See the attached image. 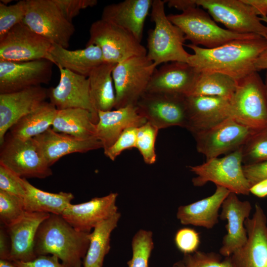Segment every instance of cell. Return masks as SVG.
<instances>
[{
    "instance_id": "44",
    "label": "cell",
    "mask_w": 267,
    "mask_h": 267,
    "mask_svg": "<svg viewBox=\"0 0 267 267\" xmlns=\"http://www.w3.org/2000/svg\"><path fill=\"white\" fill-rule=\"evenodd\" d=\"M64 17L72 23L74 18L80 11L88 7H93L97 3L96 0H53Z\"/></svg>"
},
{
    "instance_id": "37",
    "label": "cell",
    "mask_w": 267,
    "mask_h": 267,
    "mask_svg": "<svg viewBox=\"0 0 267 267\" xmlns=\"http://www.w3.org/2000/svg\"><path fill=\"white\" fill-rule=\"evenodd\" d=\"M243 165L267 161V128L252 135L242 147Z\"/></svg>"
},
{
    "instance_id": "46",
    "label": "cell",
    "mask_w": 267,
    "mask_h": 267,
    "mask_svg": "<svg viewBox=\"0 0 267 267\" xmlns=\"http://www.w3.org/2000/svg\"><path fill=\"white\" fill-rule=\"evenodd\" d=\"M244 175L251 185L267 178V161L258 164L243 165Z\"/></svg>"
},
{
    "instance_id": "29",
    "label": "cell",
    "mask_w": 267,
    "mask_h": 267,
    "mask_svg": "<svg viewBox=\"0 0 267 267\" xmlns=\"http://www.w3.org/2000/svg\"><path fill=\"white\" fill-rule=\"evenodd\" d=\"M52 129L56 132L82 139H97L92 114L79 108L57 110Z\"/></svg>"
},
{
    "instance_id": "25",
    "label": "cell",
    "mask_w": 267,
    "mask_h": 267,
    "mask_svg": "<svg viewBox=\"0 0 267 267\" xmlns=\"http://www.w3.org/2000/svg\"><path fill=\"white\" fill-rule=\"evenodd\" d=\"M50 214L26 212L16 222L4 226L11 243L10 261H30L37 257L35 238L41 223Z\"/></svg>"
},
{
    "instance_id": "28",
    "label": "cell",
    "mask_w": 267,
    "mask_h": 267,
    "mask_svg": "<svg viewBox=\"0 0 267 267\" xmlns=\"http://www.w3.org/2000/svg\"><path fill=\"white\" fill-rule=\"evenodd\" d=\"M49 60L57 67L87 77L95 68L104 63L101 50L95 45H86L85 48L72 50L52 44L49 51Z\"/></svg>"
},
{
    "instance_id": "42",
    "label": "cell",
    "mask_w": 267,
    "mask_h": 267,
    "mask_svg": "<svg viewBox=\"0 0 267 267\" xmlns=\"http://www.w3.org/2000/svg\"><path fill=\"white\" fill-rule=\"evenodd\" d=\"M0 190L23 199L25 195L22 178L1 164H0Z\"/></svg>"
},
{
    "instance_id": "26",
    "label": "cell",
    "mask_w": 267,
    "mask_h": 267,
    "mask_svg": "<svg viewBox=\"0 0 267 267\" xmlns=\"http://www.w3.org/2000/svg\"><path fill=\"white\" fill-rule=\"evenodd\" d=\"M153 0H125L107 5L103 9L101 19L129 31L141 43Z\"/></svg>"
},
{
    "instance_id": "31",
    "label": "cell",
    "mask_w": 267,
    "mask_h": 267,
    "mask_svg": "<svg viewBox=\"0 0 267 267\" xmlns=\"http://www.w3.org/2000/svg\"><path fill=\"white\" fill-rule=\"evenodd\" d=\"M115 65L104 62L95 68L88 77L91 99L97 112L114 109L116 93L112 71Z\"/></svg>"
},
{
    "instance_id": "33",
    "label": "cell",
    "mask_w": 267,
    "mask_h": 267,
    "mask_svg": "<svg viewBox=\"0 0 267 267\" xmlns=\"http://www.w3.org/2000/svg\"><path fill=\"white\" fill-rule=\"evenodd\" d=\"M57 112L50 102L42 103L38 108L19 120L9 130L14 136L29 139L39 135L52 126Z\"/></svg>"
},
{
    "instance_id": "38",
    "label": "cell",
    "mask_w": 267,
    "mask_h": 267,
    "mask_svg": "<svg viewBox=\"0 0 267 267\" xmlns=\"http://www.w3.org/2000/svg\"><path fill=\"white\" fill-rule=\"evenodd\" d=\"M158 131L157 128L148 122L137 128L135 148L148 165L153 164L156 161L155 145Z\"/></svg>"
},
{
    "instance_id": "30",
    "label": "cell",
    "mask_w": 267,
    "mask_h": 267,
    "mask_svg": "<svg viewBox=\"0 0 267 267\" xmlns=\"http://www.w3.org/2000/svg\"><path fill=\"white\" fill-rule=\"evenodd\" d=\"M25 189L23 198L24 208L27 212H41L61 215L74 198L71 192L50 193L42 190L22 178Z\"/></svg>"
},
{
    "instance_id": "6",
    "label": "cell",
    "mask_w": 267,
    "mask_h": 267,
    "mask_svg": "<svg viewBox=\"0 0 267 267\" xmlns=\"http://www.w3.org/2000/svg\"><path fill=\"white\" fill-rule=\"evenodd\" d=\"M242 147L223 157L189 167L196 175L192 179L193 185L200 187L212 182L236 194L249 195L251 185L243 171Z\"/></svg>"
},
{
    "instance_id": "49",
    "label": "cell",
    "mask_w": 267,
    "mask_h": 267,
    "mask_svg": "<svg viewBox=\"0 0 267 267\" xmlns=\"http://www.w3.org/2000/svg\"><path fill=\"white\" fill-rule=\"evenodd\" d=\"M170 7H175L182 11L189 8L197 6L195 0H164Z\"/></svg>"
},
{
    "instance_id": "22",
    "label": "cell",
    "mask_w": 267,
    "mask_h": 267,
    "mask_svg": "<svg viewBox=\"0 0 267 267\" xmlns=\"http://www.w3.org/2000/svg\"><path fill=\"white\" fill-rule=\"evenodd\" d=\"M199 73L186 62L164 64L154 71L146 92L188 96Z\"/></svg>"
},
{
    "instance_id": "36",
    "label": "cell",
    "mask_w": 267,
    "mask_h": 267,
    "mask_svg": "<svg viewBox=\"0 0 267 267\" xmlns=\"http://www.w3.org/2000/svg\"><path fill=\"white\" fill-rule=\"evenodd\" d=\"M222 255L215 252L197 251L193 254H184L180 260L173 267H234L231 256L222 259Z\"/></svg>"
},
{
    "instance_id": "20",
    "label": "cell",
    "mask_w": 267,
    "mask_h": 267,
    "mask_svg": "<svg viewBox=\"0 0 267 267\" xmlns=\"http://www.w3.org/2000/svg\"><path fill=\"white\" fill-rule=\"evenodd\" d=\"M186 129L192 134L209 129L231 117L230 100L210 96H186Z\"/></svg>"
},
{
    "instance_id": "9",
    "label": "cell",
    "mask_w": 267,
    "mask_h": 267,
    "mask_svg": "<svg viewBox=\"0 0 267 267\" xmlns=\"http://www.w3.org/2000/svg\"><path fill=\"white\" fill-rule=\"evenodd\" d=\"M0 146V164L18 176L45 178L52 175L33 138H18L8 132Z\"/></svg>"
},
{
    "instance_id": "16",
    "label": "cell",
    "mask_w": 267,
    "mask_h": 267,
    "mask_svg": "<svg viewBox=\"0 0 267 267\" xmlns=\"http://www.w3.org/2000/svg\"><path fill=\"white\" fill-rule=\"evenodd\" d=\"M248 239L230 256L234 267H267V218L256 203L252 218L244 222Z\"/></svg>"
},
{
    "instance_id": "2",
    "label": "cell",
    "mask_w": 267,
    "mask_h": 267,
    "mask_svg": "<svg viewBox=\"0 0 267 267\" xmlns=\"http://www.w3.org/2000/svg\"><path fill=\"white\" fill-rule=\"evenodd\" d=\"M90 234L76 230L61 215L50 214L37 230L34 252L37 256H55L68 267H82Z\"/></svg>"
},
{
    "instance_id": "27",
    "label": "cell",
    "mask_w": 267,
    "mask_h": 267,
    "mask_svg": "<svg viewBox=\"0 0 267 267\" xmlns=\"http://www.w3.org/2000/svg\"><path fill=\"white\" fill-rule=\"evenodd\" d=\"M230 191L226 188L216 185L211 196L191 204L180 206L177 218L183 225H193L212 228L219 222V211Z\"/></svg>"
},
{
    "instance_id": "5",
    "label": "cell",
    "mask_w": 267,
    "mask_h": 267,
    "mask_svg": "<svg viewBox=\"0 0 267 267\" xmlns=\"http://www.w3.org/2000/svg\"><path fill=\"white\" fill-rule=\"evenodd\" d=\"M169 20L178 27L186 40L191 44L206 48L220 46L232 41L252 38L256 34H240L218 26L208 13L199 6L189 8L180 14L168 15Z\"/></svg>"
},
{
    "instance_id": "3",
    "label": "cell",
    "mask_w": 267,
    "mask_h": 267,
    "mask_svg": "<svg viewBox=\"0 0 267 267\" xmlns=\"http://www.w3.org/2000/svg\"><path fill=\"white\" fill-rule=\"evenodd\" d=\"M165 3L164 0H153L151 19L155 27L148 34L147 56L157 66L168 62L187 63L191 54L183 48L184 35L168 19Z\"/></svg>"
},
{
    "instance_id": "51",
    "label": "cell",
    "mask_w": 267,
    "mask_h": 267,
    "mask_svg": "<svg viewBox=\"0 0 267 267\" xmlns=\"http://www.w3.org/2000/svg\"><path fill=\"white\" fill-rule=\"evenodd\" d=\"M255 66L257 72L265 69L267 71V49L257 58Z\"/></svg>"
},
{
    "instance_id": "1",
    "label": "cell",
    "mask_w": 267,
    "mask_h": 267,
    "mask_svg": "<svg viewBox=\"0 0 267 267\" xmlns=\"http://www.w3.org/2000/svg\"><path fill=\"white\" fill-rule=\"evenodd\" d=\"M185 45L194 52L187 63L198 72H219L238 81L256 72L255 62L267 49V39L257 35L248 39L233 40L213 48L191 44Z\"/></svg>"
},
{
    "instance_id": "48",
    "label": "cell",
    "mask_w": 267,
    "mask_h": 267,
    "mask_svg": "<svg viewBox=\"0 0 267 267\" xmlns=\"http://www.w3.org/2000/svg\"><path fill=\"white\" fill-rule=\"evenodd\" d=\"M242 1L251 6L258 16H267V0H242Z\"/></svg>"
},
{
    "instance_id": "43",
    "label": "cell",
    "mask_w": 267,
    "mask_h": 267,
    "mask_svg": "<svg viewBox=\"0 0 267 267\" xmlns=\"http://www.w3.org/2000/svg\"><path fill=\"white\" fill-rule=\"evenodd\" d=\"M137 128L126 130L113 145L104 151V155L111 161H114L124 151L135 148Z\"/></svg>"
},
{
    "instance_id": "47",
    "label": "cell",
    "mask_w": 267,
    "mask_h": 267,
    "mask_svg": "<svg viewBox=\"0 0 267 267\" xmlns=\"http://www.w3.org/2000/svg\"><path fill=\"white\" fill-rule=\"evenodd\" d=\"M11 243L5 227H0V258L10 261Z\"/></svg>"
},
{
    "instance_id": "11",
    "label": "cell",
    "mask_w": 267,
    "mask_h": 267,
    "mask_svg": "<svg viewBox=\"0 0 267 267\" xmlns=\"http://www.w3.org/2000/svg\"><path fill=\"white\" fill-rule=\"evenodd\" d=\"M257 132L230 117L193 135L197 151L208 160L236 150Z\"/></svg>"
},
{
    "instance_id": "21",
    "label": "cell",
    "mask_w": 267,
    "mask_h": 267,
    "mask_svg": "<svg viewBox=\"0 0 267 267\" xmlns=\"http://www.w3.org/2000/svg\"><path fill=\"white\" fill-rule=\"evenodd\" d=\"M118 193L111 192L78 204H70L61 216L76 230L90 232L98 224L117 212Z\"/></svg>"
},
{
    "instance_id": "24",
    "label": "cell",
    "mask_w": 267,
    "mask_h": 267,
    "mask_svg": "<svg viewBox=\"0 0 267 267\" xmlns=\"http://www.w3.org/2000/svg\"><path fill=\"white\" fill-rule=\"evenodd\" d=\"M96 137L102 144L104 151L111 147L122 133L131 128H138L147 122L136 106L98 111Z\"/></svg>"
},
{
    "instance_id": "12",
    "label": "cell",
    "mask_w": 267,
    "mask_h": 267,
    "mask_svg": "<svg viewBox=\"0 0 267 267\" xmlns=\"http://www.w3.org/2000/svg\"><path fill=\"white\" fill-rule=\"evenodd\" d=\"M215 21L227 30L240 34H253L267 39V26L264 25L254 9L242 0H195Z\"/></svg>"
},
{
    "instance_id": "52",
    "label": "cell",
    "mask_w": 267,
    "mask_h": 267,
    "mask_svg": "<svg viewBox=\"0 0 267 267\" xmlns=\"http://www.w3.org/2000/svg\"><path fill=\"white\" fill-rule=\"evenodd\" d=\"M0 267H17L12 261L6 260H0Z\"/></svg>"
},
{
    "instance_id": "15",
    "label": "cell",
    "mask_w": 267,
    "mask_h": 267,
    "mask_svg": "<svg viewBox=\"0 0 267 267\" xmlns=\"http://www.w3.org/2000/svg\"><path fill=\"white\" fill-rule=\"evenodd\" d=\"M53 65L45 59L24 62L0 61V94L48 84Z\"/></svg>"
},
{
    "instance_id": "41",
    "label": "cell",
    "mask_w": 267,
    "mask_h": 267,
    "mask_svg": "<svg viewBox=\"0 0 267 267\" xmlns=\"http://www.w3.org/2000/svg\"><path fill=\"white\" fill-rule=\"evenodd\" d=\"M174 241L177 249L183 254L194 253L197 251L200 244L199 233L189 227L178 230L175 234Z\"/></svg>"
},
{
    "instance_id": "53",
    "label": "cell",
    "mask_w": 267,
    "mask_h": 267,
    "mask_svg": "<svg viewBox=\"0 0 267 267\" xmlns=\"http://www.w3.org/2000/svg\"><path fill=\"white\" fill-rule=\"evenodd\" d=\"M264 83H265V87L266 97H267V71L266 75L265 82Z\"/></svg>"
},
{
    "instance_id": "54",
    "label": "cell",
    "mask_w": 267,
    "mask_h": 267,
    "mask_svg": "<svg viewBox=\"0 0 267 267\" xmlns=\"http://www.w3.org/2000/svg\"><path fill=\"white\" fill-rule=\"evenodd\" d=\"M260 19L261 21H263L267 23V16H262L261 17H260Z\"/></svg>"
},
{
    "instance_id": "34",
    "label": "cell",
    "mask_w": 267,
    "mask_h": 267,
    "mask_svg": "<svg viewBox=\"0 0 267 267\" xmlns=\"http://www.w3.org/2000/svg\"><path fill=\"white\" fill-rule=\"evenodd\" d=\"M237 81L219 72H200L189 95L216 96L230 99Z\"/></svg>"
},
{
    "instance_id": "23",
    "label": "cell",
    "mask_w": 267,
    "mask_h": 267,
    "mask_svg": "<svg viewBox=\"0 0 267 267\" xmlns=\"http://www.w3.org/2000/svg\"><path fill=\"white\" fill-rule=\"evenodd\" d=\"M33 138L41 154L49 167L66 155L86 153L103 147L97 139H80L56 132L51 128Z\"/></svg>"
},
{
    "instance_id": "14",
    "label": "cell",
    "mask_w": 267,
    "mask_h": 267,
    "mask_svg": "<svg viewBox=\"0 0 267 267\" xmlns=\"http://www.w3.org/2000/svg\"><path fill=\"white\" fill-rule=\"evenodd\" d=\"M52 44L22 21L0 38V61L49 60Z\"/></svg>"
},
{
    "instance_id": "18",
    "label": "cell",
    "mask_w": 267,
    "mask_h": 267,
    "mask_svg": "<svg viewBox=\"0 0 267 267\" xmlns=\"http://www.w3.org/2000/svg\"><path fill=\"white\" fill-rule=\"evenodd\" d=\"M47 98V89L41 86L0 94V144L13 125L38 108Z\"/></svg>"
},
{
    "instance_id": "55",
    "label": "cell",
    "mask_w": 267,
    "mask_h": 267,
    "mask_svg": "<svg viewBox=\"0 0 267 267\" xmlns=\"http://www.w3.org/2000/svg\"><path fill=\"white\" fill-rule=\"evenodd\" d=\"M12 0H0V2L5 4H7L10 2Z\"/></svg>"
},
{
    "instance_id": "17",
    "label": "cell",
    "mask_w": 267,
    "mask_h": 267,
    "mask_svg": "<svg viewBox=\"0 0 267 267\" xmlns=\"http://www.w3.org/2000/svg\"><path fill=\"white\" fill-rule=\"evenodd\" d=\"M60 80L55 87L47 89L50 102L57 110L79 108L89 111L96 124L98 120V112L92 104L88 77L61 67Z\"/></svg>"
},
{
    "instance_id": "32",
    "label": "cell",
    "mask_w": 267,
    "mask_h": 267,
    "mask_svg": "<svg viewBox=\"0 0 267 267\" xmlns=\"http://www.w3.org/2000/svg\"><path fill=\"white\" fill-rule=\"evenodd\" d=\"M121 218L118 212L98 224L90 234L89 246L83 260V267H103L110 249V236Z\"/></svg>"
},
{
    "instance_id": "19",
    "label": "cell",
    "mask_w": 267,
    "mask_h": 267,
    "mask_svg": "<svg viewBox=\"0 0 267 267\" xmlns=\"http://www.w3.org/2000/svg\"><path fill=\"white\" fill-rule=\"evenodd\" d=\"M219 218L226 220L227 233L224 236L220 254L224 257L230 256L246 243L248 236L244 222L249 218L252 206L248 201H241L237 194L230 192L222 205Z\"/></svg>"
},
{
    "instance_id": "39",
    "label": "cell",
    "mask_w": 267,
    "mask_h": 267,
    "mask_svg": "<svg viewBox=\"0 0 267 267\" xmlns=\"http://www.w3.org/2000/svg\"><path fill=\"white\" fill-rule=\"evenodd\" d=\"M26 211L23 199L0 190V221L8 226L22 218Z\"/></svg>"
},
{
    "instance_id": "45",
    "label": "cell",
    "mask_w": 267,
    "mask_h": 267,
    "mask_svg": "<svg viewBox=\"0 0 267 267\" xmlns=\"http://www.w3.org/2000/svg\"><path fill=\"white\" fill-rule=\"evenodd\" d=\"M59 260L55 256L47 255L37 256L36 258L30 261L12 262L17 267H68Z\"/></svg>"
},
{
    "instance_id": "35",
    "label": "cell",
    "mask_w": 267,
    "mask_h": 267,
    "mask_svg": "<svg viewBox=\"0 0 267 267\" xmlns=\"http://www.w3.org/2000/svg\"><path fill=\"white\" fill-rule=\"evenodd\" d=\"M154 248L153 233L139 229L132 241V257L128 261V267H148L149 258Z\"/></svg>"
},
{
    "instance_id": "8",
    "label": "cell",
    "mask_w": 267,
    "mask_h": 267,
    "mask_svg": "<svg viewBox=\"0 0 267 267\" xmlns=\"http://www.w3.org/2000/svg\"><path fill=\"white\" fill-rule=\"evenodd\" d=\"M101 50L104 63L116 64L132 57L147 55V49L131 33L101 19L93 22L86 45Z\"/></svg>"
},
{
    "instance_id": "50",
    "label": "cell",
    "mask_w": 267,
    "mask_h": 267,
    "mask_svg": "<svg viewBox=\"0 0 267 267\" xmlns=\"http://www.w3.org/2000/svg\"><path fill=\"white\" fill-rule=\"evenodd\" d=\"M250 193L259 198L267 196V178L262 180L252 185L250 188Z\"/></svg>"
},
{
    "instance_id": "4",
    "label": "cell",
    "mask_w": 267,
    "mask_h": 267,
    "mask_svg": "<svg viewBox=\"0 0 267 267\" xmlns=\"http://www.w3.org/2000/svg\"><path fill=\"white\" fill-rule=\"evenodd\" d=\"M231 117L260 132L267 128V100L265 83L257 72L237 81L230 99Z\"/></svg>"
},
{
    "instance_id": "13",
    "label": "cell",
    "mask_w": 267,
    "mask_h": 267,
    "mask_svg": "<svg viewBox=\"0 0 267 267\" xmlns=\"http://www.w3.org/2000/svg\"><path fill=\"white\" fill-rule=\"evenodd\" d=\"M136 106L147 122L159 130L173 126L187 128L188 119L185 96L146 92Z\"/></svg>"
},
{
    "instance_id": "10",
    "label": "cell",
    "mask_w": 267,
    "mask_h": 267,
    "mask_svg": "<svg viewBox=\"0 0 267 267\" xmlns=\"http://www.w3.org/2000/svg\"><path fill=\"white\" fill-rule=\"evenodd\" d=\"M23 22L52 44L67 48L75 29L53 0H26Z\"/></svg>"
},
{
    "instance_id": "40",
    "label": "cell",
    "mask_w": 267,
    "mask_h": 267,
    "mask_svg": "<svg viewBox=\"0 0 267 267\" xmlns=\"http://www.w3.org/2000/svg\"><path fill=\"white\" fill-rule=\"evenodd\" d=\"M26 12V0L12 5L0 2V38L14 26L23 21Z\"/></svg>"
},
{
    "instance_id": "7",
    "label": "cell",
    "mask_w": 267,
    "mask_h": 267,
    "mask_svg": "<svg viewBox=\"0 0 267 267\" xmlns=\"http://www.w3.org/2000/svg\"><path fill=\"white\" fill-rule=\"evenodd\" d=\"M156 67L147 55L132 57L116 64L112 71L116 93L114 109L136 106L146 92Z\"/></svg>"
}]
</instances>
